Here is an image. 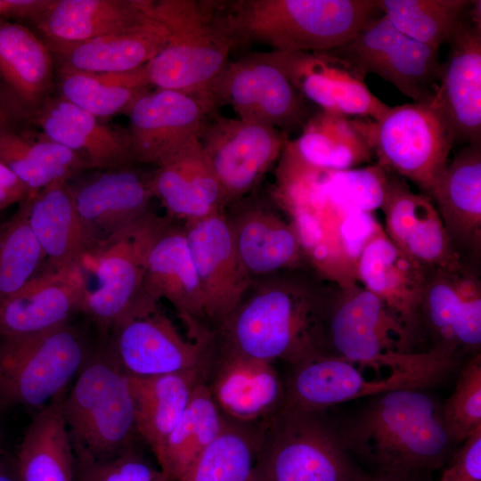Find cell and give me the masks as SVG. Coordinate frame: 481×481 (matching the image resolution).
Returning <instances> with one entry per match:
<instances>
[{
  "mask_svg": "<svg viewBox=\"0 0 481 481\" xmlns=\"http://www.w3.org/2000/svg\"><path fill=\"white\" fill-rule=\"evenodd\" d=\"M327 281L311 269L252 279L215 332L216 341L244 355L290 365L329 356L323 333Z\"/></svg>",
  "mask_w": 481,
  "mask_h": 481,
  "instance_id": "6da1fadb",
  "label": "cell"
},
{
  "mask_svg": "<svg viewBox=\"0 0 481 481\" xmlns=\"http://www.w3.org/2000/svg\"><path fill=\"white\" fill-rule=\"evenodd\" d=\"M273 195L288 216L308 267L324 281L356 283L363 250L384 231L374 213L330 198L320 187L312 166L286 146L279 158Z\"/></svg>",
  "mask_w": 481,
  "mask_h": 481,
  "instance_id": "7a4b0ae2",
  "label": "cell"
},
{
  "mask_svg": "<svg viewBox=\"0 0 481 481\" xmlns=\"http://www.w3.org/2000/svg\"><path fill=\"white\" fill-rule=\"evenodd\" d=\"M337 427L350 455L375 472L437 470L454 452L442 404L428 388H398L369 397Z\"/></svg>",
  "mask_w": 481,
  "mask_h": 481,
  "instance_id": "3957f363",
  "label": "cell"
},
{
  "mask_svg": "<svg viewBox=\"0 0 481 481\" xmlns=\"http://www.w3.org/2000/svg\"><path fill=\"white\" fill-rule=\"evenodd\" d=\"M217 9L237 45L284 53L333 50L382 14L377 0H236Z\"/></svg>",
  "mask_w": 481,
  "mask_h": 481,
  "instance_id": "277c9868",
  "label": "cell"
},
{
  "mask_svg": "<svg viewBox=\"0 0 481 481\" xmlns=\"http://www.w3.org/2000/svg\"><path fill=\"white\" fill-rule=\"evenodd\" d=\"M323 333L329 356L379 372L421 369L460 357L441 347L420 351L397 314L358 282L346 286L327 282Z\"/></svg>",
  "mask_w": 481,
  "mask_h": 481,
  "instance_id": "5b68a950",
  "label": "cell"
},
{
  "mask_svg": "<svg viewBox=\"0 0 481 481\" xmlns=\"http://www.w3.org/2000/svg\"><path fill=\"white\" fill-rule=\"evenodd\" d=\"M149 17L163 24L168 40L146 65L151 86L208 97V90L237 45L216 2L135 0Z\"/></svg>",
  "mask_w": 481,
  "mask_h": 481,
  "instance_id": "8992f818",
  "label": "cell"
},
{
  "mask_svg": "<svg viewBox=\"0 0 481 481\" xmlns=\"http://www.w3.org/2000/svg\"><path fill=\"white\" fill-rule=\"evenodd\" d=\"M61 412L77 461L116 457L141 438L128 376L108 342L92 347L75 383L62 396Z\"/></svg>",
  "mask_w": 481,
  "mask_h": 481,
  "instance_id": "52a82bcc",
  "label": "cell"
},
{
  "mask_svg": "<svg viewBox=\"0 0 481 481\" xmlns=\"http://www.w3.org/2000/svg\"><path fill=\"white\" fill-rule=\"evenodd\" d=\"M323 412L282 405L258 422L251 481H361L363 472Z\"/></svg>",
  "mask_w": 481,
  "mask_h": 481,
  "instance_id": "ba28073f",
  "label": "cell"
},
{
  "mask_svg": "<svg viewBox=\"0 0 481 481\" xmlns=\"http://www.w3.org/2000/svg\"><path fill=\"white\" fill-rule=\"evenodd\" d=\"M91 349L85 332L70 322L0 338V409L46 406L65 392Z\"/></svg>",
  "mask_w": 481,
  "mask_h": 481,
  "instance_id": "9c48e42d",
  "label": "cell"
},
{
  "mask_svg": "<svg viewBox=\"0 0 481 481\" xmlns=\"http://www.w3.org/2000/svg\"><path fill=\"white\" fill-rule=\"evenodd\" d=\"M353 122L379 165L429 193L453 146L444 121L430 102L389 107L378 121L356 118Z\"/></svg>",
  "mask_w": 481,
  "mask_h": 481,
  "instance_id": "30bf717a",
  "label": "cell"
},
{
  "mask_svg": "<svg viewBox=\"0 0 481 481\" xmlns=\"http://www.w3.org/2000/svg\"><path fill=\"white\" fill-rule=\"evenodd\" d=\"M168 219L150 211L91 254L95 259L97 285L87 289L81 313L95 323L102 335L158 308L143 303L141 290L150 249Z\"/></svg>",
  "mask_w": 481,
  "mask_h": 481,
  "instance_id": "8fae6325",
  "label": "cell"
},
{
  "mask_svg": "<svg viewBox=\"0 0 481 481\" xmlns=\"http://www.w3.org/2000/svg\"><path fill=\"white\" fill-rule=\"evenodd\" d=\"M458 366L457 362L451 361L371 377L367 372L374 369L369 366L341 357L320 356L291 365L284 382L283 405L305 411H325L341 403L398 388H428L441 383Z\"/></svg>",
  "mask_w": 481,
  "mask_h": 481,
  "instance_id": "7c38bea8",
  "label": "cell"
},
{
  "mask_svg": "<svg viewBox=\"0 0 481 481\" xmlns=\"http://www.w3.org/2000/svg\"><path fill=\"white\" fill-rule=\"evenodd\" d=\"M208 98L217 109L228 104L238 118L281 132L302 128L312 116L275 53H257L228 61L211 85Z\"/></svg>",
  "mask_w": 481,
  "mask_h": 481,
  "instance_id": "4fadbf2b",
  "label": "cell"
},
{
  "mask_svg": "<svg viewBox=\"0 0 481 481\" xmlns=\"http://www.w3.org/2000/svg\"><path fill=\"white\" fill-rule=\"evenodd\" d=\"M363 75L375 74L413 102H431L438 87L439 49L398 30L381 14L342 45L326 51Z\"/></svg>",
  "mask_w": 481,
  "mask_h": 481,
  "instance_id": "5bb4252c",
  "label": "cell"
},
{
  "mask_svg": "<svg viewBox=\"0 0 481 481\" xmlns=\"http://www.w3.org/2000/svg\"><path fill=\"white\" fill-rule=\"evenodd\" d=\"M287 141L288 134L264 124L216 111L209 116L199 142L223 188L226 208L255 190Z\"/></svg>",
  "mask_w": 481,
  "mask_h": 481,
  "instance_id": "9a60e30c",
  "label": "cell"
},
{
  "mask_svg": "<svg viewBox=\"0 0 481 481\" xmlns=\"http://www.w3.org/2000/svg\"><path fill=\"white\" fill-rule=\"evenodd\" d=\"M216 110L206 96L173 90H149L128 111L127 133L135 165L165 164L198 139Z\"/></svg>",
  "mask_w": 481,
  "mask_h": 481,
  "instance_id": "2e32d148",
  "label": "cell"
},
{
  "mask_svg": "<svg viewBox=\"0 0 481 481\" xmlns=\"http://www.w3.org/2000/svg\"><path fill=\"white\" fill-rule=\"evenodd\" d=\"M107 342L121 369L136 377L196 370L208 373L215 351V335L185 339L159 308L120 324Z\"/></svg>",
  "mask_w": 481,
  "mask_h": 481,
  "instance_id": "e0dca14e",
  "label": "cell"
},
{
  "mask_svg": "<svg viewBox=\"0 0 481 481\" xmlns=\"http://www.w3.org/2000/svg\"><path fill=\"white\" fill-rule=\"evenodd\" d=\"M441 65L430 102L439 112L454 143H481V1L471 6L453 37Z\"/></svg>",
  "mask_w": 481,
  "mask_h": 481,
  "instance_id": "ac0fdd59",
  "label": "cell"
},
{
  "mask_svg": "<svg viewBox=\"0 0 481 481\" xmlns=\"http://www.w3.org/2000/svg\"><path fill=\"white\" fill-rule=\"evenodd\" d=\"M420 319L430 347L462 355L480 353L481 281L477 269L428 268Z\"/></svg>",
  "mask_w": 481,
  "mask_h": 481,
  "instance_id": "d6986e66",
  "label": "cell"
},
{
  "mask_svg": "<svg viewBox=\"0 0 481 481\" xmlns=\"http://www.w3.org/2000/svg\"><path fill=\"white\" fill-rule=\"evenodd\" d=\"M162 298L172 305L185 324L189 338H213L183 224H175L171 217L150 249L141 290V299L146 306H158Z\"/></svg>",
  "mask_w": 481,
  "mask_h": 481,
  "instance_id": "ffe728a7",
  "label": "cell"
},
{
  "mask_svg": "<svg viewBox=\"0 0 481 481\" xmlns=\"http://www.w3.org/2000/svg\"><path fill=\"white\" fill-rule=\"evenodd\" d=\"M135 166L101 170L76 186L71 184L80 220L92 244L91 254L151 211L152 172Z\"/></svg>",
  "mask_w": 481,
  "mask_h": 481,
  "instance_id": "44dd1931",
  "label": "cell"
},
{
  "mask_svg": "<svg viewBox=\"0 0 481 481\" xmlns=\"http://www.w3.org/2000/svg\"><path fill=\"white\" fill-rule=\"evenodd\" d=\"M189 250L215 333L234 310L252 278L235 249L224 211L183 222Z\"/></svg>",
  "mask_w": 481,
  "mask_h": 481,
  "instance_id": "7402d4cb",
  "label": "cell"
},
{
  "mask_svg": "<svg viewBox=\"0 0 481 481\" xmlns=\"http://www.w3.org/2000/svg\"><path fill=\"white\" fill-rule=\"evenodd\" d=\"M274 53L296 90L322 110L378 121L389 109L365 75L328 52Z\"/></svg>",
  "mask_w": 481,
  "mask_h": 481,
  "instance_id": "603a6c76",
  "label": "cell"
},
{
  "mask_svg": "<svg viewBox=\"0 0 481 481\" xmlns=\"http://www.w3.org/2000/svg\"><path fill=\"white\" fill-rule=\"evenodd\" d=\"M205 384L222 414L241 424H256L284 403V382L272 362L259 360L219 345Z\"/></svg>",
  "mask_w": 481,
  "mask_h": 481,
  "instance_id": "cb8c5ba5",
  "label": "cell"
},
{
  "mask_svg": "<svg viewBox=\"0 0 481 481\" xmlns=\"http://www.w3.org/2000/svg\"><path fill=\"white\" fill-rule=\"evenodd\" d=\"M381 210L385 233L412 260L426 268L455 271L465 266L453 249L430 197L412 192L390 171Z\"/></svg>",
  "mask_w": 481,
  "mask_h": 481,
  "instance_id": "d4e9b609",
  "label": "cell"
},
{
  "mask_svg": "<svg viewBox=\"0 0 481 481\" xmlns=\"http://www.w3.org/2000/svg\"><path fill=\"white\" fill-rule=\"evenodd\" d=\"M224 216L238 257L252 279L309 268L290 223L262 200L247 196L228 206Z\"/></svg>",
  "mask_w": 481,
  "mask_h": 481,
  "instance_id": "484cf974",
  "label": "cell"
},
{
  "mask_svg": "<svg viewBox=\"0 0 481 481\" xmlns=\"http://www.w3.org/2000/svg\"><path fill=\"white\" fill-rule=\"evenodd\" d=\"M87 289L84 265L41 271L19 289L0 297V338L34 334L69 322L81 313Z\"/></svg>",
  "mask_w": 481,
  "mask_h": 481,
  "instance_id": "4316f807",
  "label": "cell"
},
{
  "mask_svg": "<svg viewBox=\"0 0 481 481\" xmlns=\"http://www.w3.org/2000/svg\"><path fill=\"white\" fill-rule=\"evenodd\" d=\"M428 196L465 265L481 256V143L467 144L450 161Z\"/></svg>",
  "mask_w": 481,
  "mask_h": 481,
  "instance_id": "83f0119b",
  "label": "cell"
},
{
  "mask_svg": "<svg viewBox=\"0 0 481 481\" xmlns=\"http://www.w3.org/2000/svg\"><path fill=\"white\" fill-rule=\"evenodd\" d=\"M30 125L78 154L90 169L135 165L126 128L108 125L57 94L51 95L37 109Z\"/></svg>",
  "mask_w": 481,
  "mask_h": 481,
  "instance_id": "f1b7e54d",
  "label": "cell"
},
{
  "mask_svg": "<svg viewBox=\"0 0 481 481\" xmlns=\"http://www.w3.org/2000/svg\"><path fill=\"white\" fill-rule=\"evenodd\" d=\"M428 269L399 250L384 231L365 246L356 269L357 282L397 314L419 345L426 340L420 307Z\"/></svg>",
  "mask_w": 481,
  "mask_h": 481,
  "instance_id": "f546056e",
  "label": "cell"
},
{
  "mask_svg": "<svg viewBox=\"0 0 481 481\" xmlns=\"http://www.w3.org/2000/svg\"><path fill=\"white\" fill-rule=\"evenodd\" d=\"M29 222L45 255L41 271L84 265L92 244L80 220L69 181L59 180L29 195Z\"/></svg>",
  "mask_w": 481,
  "mask_h": 481,
  "instance_id": "4dcf8cb0",
  "label": "cell"
},
{
  "mask_svg": "<svg viewBox=\"0 0 481 481\" xmlns=\"http://www.w3.org/2000/svg\"><path fill=\"white\" fill-rule=\"evenodd\" d=\"M169 33L145 14L118 30L75 45L49 48L55 67L88 72H126L145 66L166 45Z\"/></svg>",
  "mask_w": 481,
  "mask_h": 481,
  "instance_id": "1f68e13d",
  "label": "cell"
},
{
  "mask_svg": "<svg viewBox=\"0 0 481 481\" xmlns=\"http://www.w3.org/2000/svg\"><path fill=\"white\" fill-rule=\"evenodd\" d=\"M0 85L30 118L53 94L56 68L45 41L24 24L0 19Z\"/></svg>",
  "mask_w": 481,
  "mask_h": 481,
  "instance_id": "d6a6232c",
  "label": "cell"
},
{
  "mask_svg": "<svg viewBox=\"0 0 481 481\" xmlns=\"http://www.w3.org/2000/svg\"><path fill=\"white\" fill-rule=\"evenodd\" d=\"M154 197L169 217L183 222L223 212V188L209 164L199 138L152 171Z\"/></svg>",
  "mask_w": 481,
  "mask_h": 481,
  "instance_id": "836d02e7",
  "label": "cell"
},
{
  "mask_svg": "<svg viewBox=\"0 0 481 481\" xmlns=\"http://www.w3.org/2000/svg\"><path fill=\"white\" fill-rule=\"evenodd\" d=\"M144 17L135 0H48L30 25L53 48L88 41Z\"/></svg>",
  "mask_w": 481,
  "mask_h": 481,
  "instance_id": "e575fe53",
  "label": "cell"
},
{
  "mask_svg": "<svg viewBox=\"0 0 481 481\" xmlns=\"http://www.w3.org/2000/svg\"><path fill=\"white\" fill-rule=\"evenodd\" d=\"M128 376V375H127ZM204 371H185L149 377L128 376L138 434L154 455L186 409Z\"/></svg>",
  "mask_w": 481,
  "mask_h": 481,
  "instance_id": "d590c367",
  "label": "cell"
},
{
  "mask_svg": "<svg viewBox=\"0 0 481 481\" xmlns=\"http://www.w3.org/2000/svg\"><path fill=\"white\" fill-rule=\"evenodd\" d=\"M65 393L28 425L14 461L19 481H74L75 455L61 412Z\"/></svg>",
  "mask_w": 481,
  "mask_h": 481,
  "instance_id": "8d00e7d4",
  "label": "cell"
},
{
  "mask_svg": "<svg viewBox=\"0 0 481 481\" xmlns=\"http://www.w3.org/2000/svg\"><path fill=\"white\" fill-rule=\"evenodd\" d=\"M0 163L29 188L30 194L90 169L78 154L33 126L0 134Z\"/></svg>",
  "mask_w": 481,
  "mask_h": 481,
  "instance_id": "74e56055",
  "label": "cell"
},
{
  "mask_svg": "<svg viewBox=\"0 0 481 481\" xmlns=\"http://www.w3.org/2000/svg\"><path fill=\"white\" fill-rule=\"evenodd\" d=\"M286 146L302 161L324 169L346 170L371 160L373 152L349 117L322 110Z\"/></svg>",
  "mask_w": 481,
  "mask_h": 481,
  "instance_id": "f35d334b",
  "label": "cell"
},
{
  "mask_svg": "<svg viewBox=\"0 0 481 481\" xmlns=\"http://www.w3.org/2000/svg\"><path fill=\"white\" fill-rule=\"evenodd\" d=\"M55 68L57 95L102 119L126 114L151 86L145 66L118 73Z\"/></svg>",
  "mask_w": 481,
  "mask_h": 481,
  "instance_id": "ab89813d",
  "label": "cell"
},
{
  "mask_svg": "<svg viewBox=\"0 0 481 481\" xmlns=\"http://www.w3.org/2000/svg\"><path fill=\"white\" fill-rule=\"evenodd\" d=\"M225 417L214 402L205 381L194 389L182 417L155 455L167 481H179L221 432Z\"/></svg>",
  "mask_w": 481,
  "mask_h": 481,
  "instance_id": "60d3db41",
  "label": "cell"
},
{
  "mask_svg": "<svg viewBox=\"0 0 481 481\" xmlns=\"http://www.w3.org/2000/svg\"><path fill=\"white\" fill-rule=\"evenodd\" d=\"M257 424H241L225 418L219 435L179 481H251Z\"/></svg>",
  "mask_w": 481,
  "mask_h": 481,
  "instance_id": "b9f144b4",
  "label": "cell"
},
{
  "mask_svg": "<svg viewBox=\"0 0 481 481\" xmlns=\"http://www.w3.org/2000/svg\"><path fill=\"white\" fill-rule=\"evenodd\" d=\"M472 0H377L382 14L404 35L439 49L466 18Z\"/></svg>",
  "mask_w": 481,
  "mask_h": 481,
  "instance_id": "7bdbcfd3",
  "label": "cell"
},
{
  "mask_svg": "<svg viewBox=\"0 0 481 481\" xmlns=\"http://www.w3.org/2000/svg\"><path fill=\"white\" fill-rule=\"evenodd\" d=\"M29 211L27 198L0 224V297L21 288L44 265L45 255L30 228Z\"/></svg>",
  "mask_w": 481,
  "mask_h": 481,
  "instance_id": "ee69618b",
  "label": "cell"
},
{
  "mask_svg": "<svg viewBox=\"0 0 481 481\" xmlns=\"http://www.w3.org/2000/svg\"><path fill=\"white\" fill-rule=\"evenodd\" d=\"M442 417L453 444L462 443L481 428V354L460 370L452 395L442 404Z\"/></svg>",
  "mask_w": 481,
  "mask_h": 481,
  "instance_id": "f6af8a7d",
  "label": "cell"
},
{
  "mask_svg": "<svg viewBox=\"0 0 481 481\" xmlns=\"http://www.w3.org/2000/svg\"><path fill=\"white\" fill-rule=\"evenodd\" d=\"M74 481H167L137 445L101 461L75 460Z\"/></svg>",
  "mask_w": 481,
  "mask_h": 481,
  "instance_id": "bcb514c9",
  "label": "cell"
},
{
  "mask_svg": "<svg viewBox=\"0 0 481 481\" xmlns=\"http://www.w3.org/2000/svg\"><path fill=\"white\" fill-rule=\"evenodd\" d=\"M462 443L444 464L438 481H481V428Z\"/></svg>",
  "mask_w": 481,
  "mask_h": 481,
  "instance_id": "7dc6e473",
  "label": "cell"
},
{
  "mask_svg": "<svg viewBox=\"0 0 481 481\" xmlns=\"http://www.w3.org/2000/svg\"><path fill=\"white\" fill-rule=\"evenodd\" d=\"M32 126L18 102L0 85V134Z\"/></svg>",
  "mask_w": 481,
  "mask_h": 481,
  "instance_id": "c3c4849f",
  "label": "cell"
},
{
  "mask_svg": "<svg viewBox=\"0 0 481 481\" xmlns=\"http://www.w3.org/2000/svg\"><path fill=\"white\" fill-rule=\"evenodd\" d=\"M48 0H0V19L30 24Z\"/></svg>",
  "mask_w": 481,
  "mask_h": 481,
  "instance_id": "681fc988",
  "label": "cell"
},
{
  "mask_svg": "<svg viewBox=\"0 0 481 481\" xmlns=\"http://www.w3.org/2000/svg\"><path fill=\"white\" fill-rule=\"evenodd\" d=\"M29 194V188L0 163V213L13 204L24 201Z\"/></svg>",
  "mask_w": 481,
  "mask_h": 481,
  "instance_id": "f907efd6",
  "label": "cell"
},
{
  "mask_svg": "<svg viewBox=\"0 0 481 481\" xmlns=\"http://www.w3.org/2000/svg\"><path fill=\"white\" fill-rule=\"evenodd\" d=\"M361 481H432L431 472H374L363 473Z\"/></svg>",
  "mask_w": 481,
  "mask_h": 481,
  "instance_id": "816d5d0a",
  "label": "cell"
},
{
  "mask_svg": "<svg viewBox=\"0 0 481 481\" xmlns=\"http://www.w3.org/2000/svg\"><path fill=\"white\" fill-rule=\"evenodd\" d=\"M0 481H19L14 461L12 463L7 462L0 469Z\"/></svg>",
  "mask_w": 481,
  "mask_h": 481,
  "instance_id": "f5cc1de1",
  "label": "cell"
},
{
  "mask_svg": "<svg viewBox=\"0 0 481 481\" xmlns=\"http://www.w3.org/2000/svg\"><path fill=\"white\" fill-rule=\"evenodd\" d=\"M6 463H7V461L4 458L3 452H2V450L0 448V469H2Z\"/></svg>",
  "mask_w": 481,
  "mask_h": 481,
  "instance_id": "db71d44e",
  "label": "cell"
},
{
  "mask_svg": "<svg viewBox=\"0 0 481 481\" xmlns=\"http://www.w3.org/2000/svg\"><path fill=\"white\" fill-rule=\"evenodd\" d=\"M0 440H1V434H0ZM1 448V447H0Z\"/></svg>",
  "mask_w": 481,
  "mask_h": 481,
  "instance_id": "11a10c76",
  "label": "cell"
}]
</instances>
